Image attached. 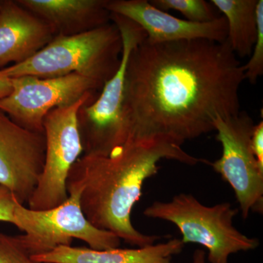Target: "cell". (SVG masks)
<instances>
[{"mask_svg":"<svg viewBox=\"0 0 263 263\" xmlns=\"http://www.w3.org/2000/svg\"><path fill=\"white\" fill-rule=\"evenodd\" d=\"M245 81L227 40L152 43L145 38L131 51L126 70L127 142L162 140L182 147L214 130L216 117L240 113Z\"/></svg>","mask_w":263,"mask_h":263,"instance_id":"1","label":"cell"},{"mask_svg":"<svg viewBox=\"0 0 263 263\" xmlns=\"http://www.w3.org/2000/svg\"><path fill=\"white\" fill-rule=\"evenodd\" d=\"M162 160L189 165L203 161L162 140L127 142L110 155L81 156L69 173L67 193L79 192L81 209L95 228L135 247L154 245L160 237L138 231L131 216L145 181L157 174Z\"/></svg>","mask_w":263,"mask_h":263,"instance_id":"2","label":"cell"},{"mask_svg":"<svg viewBox=\"0 0 263 263\" xmlns=\"http://www.w3.org/2000/svg\"><path fill=\"white\" fill-rule=\"evenodd\" d=\"M122 39L114 22L74 35L55 36L27 61L0 70L8 79L31 76L57 78L78 74L103 86L117 72Z\"/></svg>","mask_w":263,"mask_h":263,"instance_id":"3","label":"cell"},{"mask_svg":"<svg viewBox=\"0 0 263 263\" xmlns=\"http://www.w3.org/2000/svg\"><path fill=\"white\" fill-rule=\"evenodd\" d=\"M238 209L230 202L212 206L201 203L190 194L176 195L170 201H155L143 215L170 221L177 227L183 243H197L207 249L210 263H228L231 254L254 250L259 242L237 230L233 224Z\"/></svg>","mask_w":263,"mask_h":263,"instance_id":"4","label":"cell"},{"mask_svg":"<svg viewBox=\"0 0 263 263\" xmlns=\"http://www.w3.org/2000/svg\"><path fill=\"white\" fill-rule=\"evenodd\" d=\"M122 39L120 66L107 81L96 100L84 104L78 114L84 155H110L128 141L124 119V89L128 59L146 34L133 21L110 13Z\"/></svg>","mask_w":263,"mask_h":263,"instance_id":"5","label":"cell"},{"mask_svg":"<svg viewBox=\"0 0 263 263\" xmlns=\"http://www.w3.org/2000/svg\"><path fill=\"white\" fill-rule=\"evenodd\" d=\"M98 96L95 93H87L72 105L53 109L45 117L44 165L35 190L27 202L29 209L49 210L68 198L67 177L84 152L78 114L84 104L92 103Z\"/></svg>","mask_w":263,"mask_h":263,"instance_id":"6","label":"cell"},{"mask_svg":"<svg viewBox=\"0 0 263 263\" xmlns=\"http://www.w3.org/2000/svg\"><path fill=\"white\" fill-rule=\"evenodd\" d=\"M254 125L245 112L216 117L214 127L216 139L222 146V155L214 162L206 161L233 189L245 219L251 212H263V170L251 144Z\"/></svg>","mask_w":263,"mask_h":263,"instance_id":"7","label":"cell"},{"mask_svg":"<svg viewBox=\"0 0 263 263\" xmlns=\"http://www.w3.org/2000/svg\"><path fill=\"white\" fill-rule=\"evenodd\" d=\"M12 90L0 99V110L29 130L43 133V120L53 109L68 106L87 93L100 95L103 86L78 75L57 78L24 76L10 79Z\"/></svg>","mask_w":263,"mask_h":263,"instance_id":"8","label":"cell"},{"mask_svg":"<svg viewBox=\"0 0 263 263\" xmlns=\"http://www.w3.org/2000/svg\"><path fill=\"white\" fill-rule=\"evenodd\" d=\"M79 192L68 193L65 202L49 210L29 209L26 236L34 253L41 255L60 246H71L79 239L95 250L119 248L121 239L117 235L95 228L85 216L80 205Z\"/></svg>","mask_w":263,"mask_h":263,"instance_id":"9","label":"cell"},{"mask_svg":"<svg viewBox=\"0 0 263 263\" xmlns=\"http://www.w3.org/2000/svg\"><path fill=\"white\" fill-rule=\"evenodd\" d=\"M44 133L18 125L0 110V184L24 205L37 186L44 165Z\"/></svg>","mask_w":263,"mask_h":263,"instance_id":"10","label":"cell"},{"mask_svg":"<svg viewBox=\"0 0 263 263\" xmlns=\"http://www.w3.org/2000/svg\"><path fill=\"white\" fill-rule=\"evenodd\" d=\"M106 8L110 13L122 15L139 26L149 43L193 40L223 43L228 37V24L222 15L212 22L195 23L159 10L147 0H107Z\"/></svg>","mask_w":263,"mask_h":263,"instance_id":"11","label":"cell"},{"mask_svg":"<svg viewBox=\"0 0 263 263\" xmlns=\"http://www.w3.org/2000/svg\"><path fill=\"white\" fill-rule=\"evenodd\" d=\"M47 24L13 0H0V70L23 63L54 37Z\"/></svg>","mask_w":263,"mask_h":263,"instance_id":"12","label":"cell"},{"mask_svg":"<svg viewBox=\"0 0 263 263\" xmlns=\"http://www.w3.org/2000/svg\"><path fill=\"white\" fill-rule=\"evenodd\" d=\"M49 26L54 36H70L98 28L110 21L107 0H16Z\"/></svg>","mask_w":263,"mask_h":263,"instance_id":"13","label":"cell"},{"mask_svg":"<svg viewBox=\"0 0 263 263\" xmlns=\"http://www.w3.org/2000/svg\"><path fill=\"white\" fill-rule=\"evenodd\" d=\"M183 247L179 238L136 249L95 250L60 246L48 253L32 257L36 262L44 263H173V256L181 253Z\"/></svg>","mask_w":263,"mask_h":263,"instance_id":"14","label":"cell"},{"mask_svg":"<svg viewBox=\"0 0 263 263\" xmlns=\"http://www.w3.org/2000/svg\"><path fill=\"white\" fill-rule=\"evenodd\" d=\"M228 24V37L235 56L250 57L257 35V0H212Z\"/></svg>","mask_w":263,"mask_h":263,"instance_id":"15","label":"cell"},{"mask_svg":"<svg viewBox=\"0 0 263 263\" xmlns=\"http://www.w3.org/2000/svg\"><path fill=\"white\" fill-rule=\"evenodd\" d=\"M149 3L162 11L179 12L186 20L195 23H206L221 16L211 2L205 0H152Z\"/></svg>","mask_w":263,"mask_h":263,"instance_id":"16","label":"cell"},{"mask_svg":"<svg viewBox=\"0 0 263 263\" xmlns=\"http://www.w3.org/2000/svg\"><path fill=\"white\" fill-rule=\"evenodd\" d=\"M257 35L250 59L243 65L245 80L255 84L263 74V0H257Z\"/></svg>","mask_w":263,"mask_h":263,"instance_id":"17","label":"cell"},{"mask_svg":"<svg viewBox=\"0 0 263 263\" xmlns=\"http://www.w3.org/2000/svg\"><path fill=\"white\" fill-rule=\"evenodd\" d=\"M0 263L37 262L26 248L20 235L0 233Z\"/></svg>","mask_w":263,"mask_h":263,"instance_id":"18","label":"cell"},{"mask_svg":"<svg viewBox=\"0 0 263 263\" xmlns=\"http://www.w3.org/2000/svg\"><path fill=\"white\" fill-rule=\"evenodd\" d=\"M19 202L8 188L0 184V221L15 226V211Z\"/></svg>","mask_w":263,"mask_h":263,"instance_id":"19","label":"cell"},{"mask_svg":"<svg viewBox=\"0 0 263 263\" xmlns=\"http://www.w3.org/2000/svg\"><path fill=\"white\" fill-rule=\"evenodd\" d=\"M252 152L260 168L263 170V122L255 124L251 139Z\"/></svg>","mask_w":263,"mask_h":263,"instance_id":"20","label":"cell"},{"mask_svg":"<svg viewBox=\"0 0 263 263\" xmlns=\"http://www.w3.org/2000/svg\"><path fill=\"white\" fill-rule=\"evenodd\" d=\"M12 90L11 80L0 75V99L10 94Z\"/></svg>","mask_w":263,"mask_h":263,"instance_id":"21","label":"cell"},{"mask_svg":"<svg viewBox=\"0 0 263 263\" xmlns=\"http://www.w3.org/2000/svg\"><path fill=\"white\" fill-rule=\"evenodd\" d=\"M191 263H206L205 251L202 249H196L194 252L193 261Z\"/></svg>","mask_w":263,"mask_h":263,"instance_id":"22","label":"cell"}]
</instances>
